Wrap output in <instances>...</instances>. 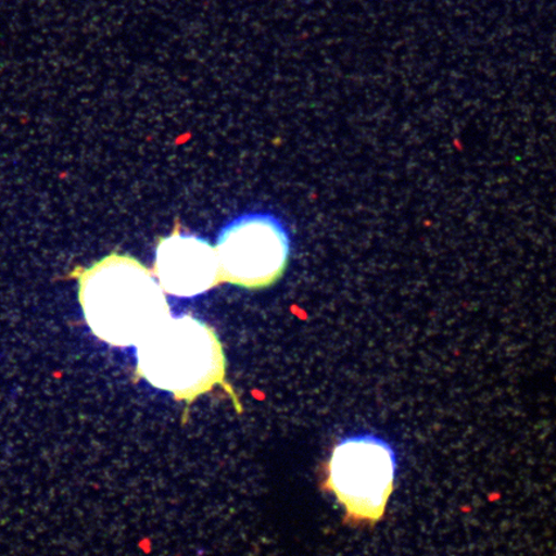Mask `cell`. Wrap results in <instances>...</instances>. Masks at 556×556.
Wrapping results in <instances>:
<instances>
[{
    "instance_id": "277c9868",
    "label": "cell",
    "mask_w": 556,
    "mask_h": 556,
    "mask_svg": "<svg viewBox=\"0 0 556 556\" xmlns=\"http://www.w3.org/2000/svg\"><path fill=\"white\" fill-rule=\"evenodd\" d=\"M222 281L245 289L273 287L287 270L290 239L270 214H247L227 225L217 247Z\"/></svg>"
},
{
    "instance_id": "7a4b0ae2",
    "label": "cell",
    "mask_w": 556,
    "mask_h": 556,
    "mask_svg": "<svg viewBox=\"0 0 556 556\" xmlns=\"http://www.w3.org/2000/svg\"><path fill=\"white\" fill-rule=\"evenodd\" d=\"M136 351L137 372L160 391L187 403L217 386L227 391L239 414L238 394L226 381L224 345L207 324L190 315L170 316L150 332Z\"/></svg>"
},
{
    "instance_id": "6da1fadb",
    "label": "cell",
    "mask_w": 556,
    "mask_h": 556,
    "mask_svg": "<svg viewBox=\"0 0 556 556\" xmlns=\"http://www.w3.org/2000/svg\"><path fill=\"white\" fill-rule=\"evenodd\" d=\"M73 276L89 329L104 343L137 346L172 316L156 277L129 255L110 254Z\"/></svg>"
},
{
    "instance_id": "5b68a950",
    "label": "cell",
    "mask_w": 556,
    "mask_h": 556,
    "mask_svg": "<svg viewBox=\"0 0 556 556\" xmlns=\"http://www.w3.org/2000/svg\"><path fill=\"white\" fill-rule=\"evenodd\" d=\"M154 274L165 293L177 298L199 296L222 282L217 249L178 231L159 240Z\"/></svg>"
},
{
    "instance_id": "3957f363",
    "label": "cell",
    "mask_w": 556,
    "mask_h": 556,
    "mask_svg": "<svg viewBox=\"0 0 556 556\" xmlns=\"http://www.w3.org/2000/svg\"><path fill=\"white\" fill-rule=\"evenodd\" d=\"M397 477V456L378 435L345 438L332 450L326 486L352 523L375 526L384 518Z\"/></svg>"
}]
</instances>
